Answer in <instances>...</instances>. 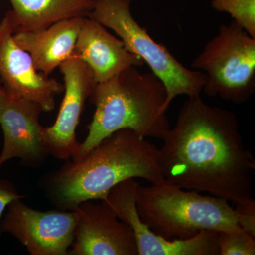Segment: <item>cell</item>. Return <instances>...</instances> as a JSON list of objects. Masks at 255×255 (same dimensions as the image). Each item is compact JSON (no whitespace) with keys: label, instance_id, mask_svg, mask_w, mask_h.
Returning <instances> with one entry per match:
<instances>
[{"label":"cell","instance_id":"52a82bcc","mask_svg":"<svg viewBox=\"0 0 255 255\" xmlns=\"http://www.w3.org/2000/svg\"><path fill=\"white\" fill-rule=\"evenodd\" d=\"M16 199L8 205L0 231L18 240L31 255H67L73 243L78 211L31 209Z\"/></svg>","mask_w":255,"mask_h":255},{"label":"cell","instance_id":"3957f363","mask_svg":"<svg viewBox=\"0 0 255 255\" xmlns=\"http://www.w3.org/2000/svg\"><path fill=\"white\" fill-rule=\"evenodd\" d=\"M89 99L95 107V113L86 138L70 159L84 155L122 129L131 130L144 138L162 140L170 129L164 108L167 90L152 72L142 73L136 66L129 67L107 81L96 83Z\"/></svg>","mask_w":255,"mask_h":255},{"label":"cell","instance_id":"ac0fdd59","mask_svg":"<svg viewBox=\"0 0 255 255\" xmlns=\"http://www.w3.org/2000/svg\"><path fill=\"white\" fill-rule=\"evenodd\" d=\"M238 223L242 229L255 237V202L236 205Z\"/></svg>","mask_w":255,"mask_h":255},{"label":"cell","instance_id":"7a4b0ae2","mask_svg":"<svg viewBox=\"0 0 255 255\" xmlns=\"http://www.w3.org/2000/svg\"><path fill=\"white\" fill-rule=\"evenodd\" d=\"M158 152L155 145L132 130H117L46 175L42 182L43 191L58 209L74 211L84 201L103 200L115 186L127 179L163 183Z\"/></svg>","mask_w":255,"mask_h":255},{"label":"cell","instance_id":"30bf717a","mask_svg":"<svg viewBox=\"0 0 255 255\" xmlns=\"http://www.w3.org/2000/svg\"><path fill=\"white\" fill-rule=\"evenodd\" d=\"M42 112L38 104L10 93L0 82V125L4 133L1 165L12 158L34 168L44 163L49 154L39 122Z\"/></svg>","mask_w":255,"mask_h":255},{"label":"cell","instance_id":"7c38bea8","mask_svg":"<svg viewBox=\"0 0 255 255\" xmlns=\"http://www.w3.org/2000/svg\"><path fill=\"white\" fill-rule=\"evenodd\" d=\"M75 210L78 221L68 255H139L131 228L102 201H84Z\"/></svg>","mask_w":255,"mask_h":255},{"label":"cell","instance_id":"e0dca14e","mask_svg":"<svg viewBox=\"0 0 255 255\" xmlns=\"http://www.w3.org/2000/svg\"><path fill=\"white\" fill-rule=\"evenodd\" d=\"M244 230L219 231L220 255H255V239Z\"/></svg>","mask_w":255,"mask_h":255},{"label":"cell","instance_id":"5b68a950","mask_svg":"<svg viewBox=\"0 0 255 255\" xmlns=\"http://www.w3.org/2000/svg\"><path fill=\"white\" fill-rule=\"evenodd\" d=\"M131 2L132 0H97L87 16L113 30L126 48L141 58L163 82L167 90L166 111L177 96L201 95L205 74L186 68L167 48L157 43L132 16Z\"/></svg>","mask_w":255,"mask_h":255},{"label":"cell","instance_id":"9c48e42d","mask_svg":"<svg viewBox=\"0 0 255 255\" xmlns=\"http://www.w3.org/2000/svg\"><path fill=\"white\" fill-rule=\"evenodd\" d=\"M59 70L64 97L55 123L43 127V138L49 155L68 160L78 153L80 142L77 140V128L96 82L90 67L75 55L62 63Z\"/></svg>","mask_w":255,"mask_h":255},{"label":"cell","instance_id":"8992f818","mask_svg":"<svg viewBox=\"0 0 255 255\" xmlns=\"http://www.w3.org/2000/svg\"><path fill=\"white\" fill-rule=\"evenodd\" d=\"M191 66L205 74L206 95L245 103L255 91V38L233 21L222 24Z\"/></svg>","mask_w":255,"mask_h":255},{"label":"cell","instance_id":"6da1fadb","mask_svg":"<svg viewBox=\"0 0 255 255\" xmlns=\"http://www.w3.org/2000/svg\"><path fill=\"white\" fill-rule=\"evenodd\" d=\"M162 140L158 165L166 182L236 205L255 202V160L234 112L209 105L201 95L188 97Z\"/></svg>","mask_w":255,"mask_h":255},{"label":"cell","instance_id":"9a60e30c","mask_svg":"<svg viewBox=\"0 0 255 255\" xmlns=\"http://www.w3.org/2000/svg\"><path fill=\"white\" fill-rule=\"evenodd\" d=\"M12 9L6 12L14 33L44 29L53 23L85 17L97 0H9Z\"/></svg>","mask_w":255,"mask_h":255},{"label":"cell","instance_id":"4fadbf2b","mask_svg":"<svg viewBox=\"0 0 255 255\" xmlns=\"http://www.w3.org/2000/svg\"><path fill=\"white\" fill-rule=\"evenodd\" d=\"M74 55L90 67L96 83L107 81L129 67L145 64L126 48L120 38L88 16L82 18Z\"/></svg>","mask_w":255,"mask_h":255},{"label":"cell","instance_id":"d6986e66","mask_svg":"<svg viewBox=\"0 0 255 255\" xmlns=\"http://www.w3.org/2000/svg\"><path fill=\"white\" fill-rule=\"evenodd\" d=\"M1 164H0V167ZM25 196L18 194L16 188L8 181L0 180V222L5 209L16 199H23Z\"/></svg>","mask_w":255,"mask_h":255},{"label":"cell","instance_id":"277c9868","mask_svg":"<svg viewBox=\"0 0 255 255\" xmlns=\"http://www.w3.org/2000/svg\"><path fill=\"white\" fill-rule=\"evenodd\" d=\"M137 212L151 231L169 241L187 239L203 231H238L236 209L229 201L164 182L138 184Z\"/></svg>","mask_w":255,"mask_h":255},{"label":"cell","instance_id":"2e32d148","mask_svg":"<svg viewBox=\"0 0 255 255\" xmlns=\"http://www.w3.org/2000/svg\"><path fill=\"white\" fill-rule=\"evenodd\" d=\"M219 12L231 15L233 21L255 38V0H211Z\"/></svg>","mask_w":255,"mask_h":255},{"label":"cell","instance_id":"5bb4252c","mask_svg":"<svg viewBox=\"0 0 255 255\" xmlns=\"http://www.w3.org/2000/svg\"><path fill=\"white\" fill-rule=\"evenodd\" d=\"M82 18L63 20L38 31L14 33V38L31 55L36 70L49 76L74 55Z\"/></svg>","mask_w":255,"mask_h":255},{"label":"cell","instance_id":"8fae6325","mask_svg":"<svg viewBox=\"0 0 255 255\" xmlns=\"http://www.w3.org/2000/svg\"><path fill=\"white\" fill-rule=\"evenodd\" d=\"M0 82L10 93L36 102L46 112L54 110L55 97L64 91L63 84L38 72L31 55L16 43L6 15L0 22Z\"/></svg>","mask_w":255,"mask_h":255},{"label":"cell","instance_id":"ba28073f","mask_svg":"<svg viewBox=\"0 0 255 255\" xmlns=\"http://www.w3.org/2000/svg\"><path fill=\"white\" fill-rule=\"evenodd\" d=\"M138 184L135 179L119 183L101 201L131 228L139 255H220L217 231H203L187 239L169 241L151 231L137 212Z\"/></svg>","mask_w":255,"mask_h":255}]
</instances>
